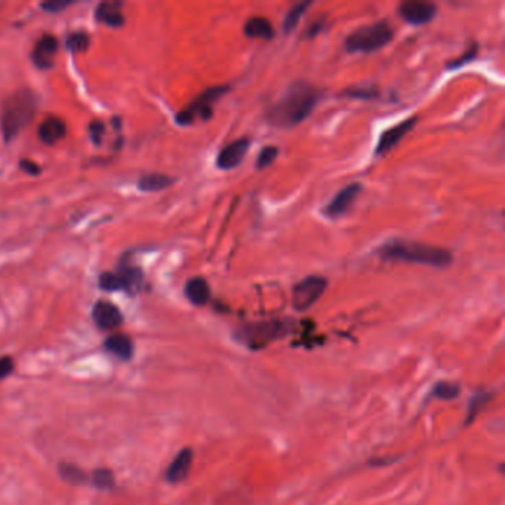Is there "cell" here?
<instances>
[{
    "label": "cell",
    "instance_id": "6da1fadb",
    "mask_svg": "<svg viewBox=\"0 0 505 505\" xmlns=\"http://www.w3.org/2000/svg\"><path fill=\"white\" fill-rule=\"evenodd\" d=\"M320 92L307 82H295L286 89L282 97L267 113L270 125L280 129H291L298 126L312 115Z\"/></svg>",
    "mask_w": 505,
    "mask_h": 505
},
{
    "label": "cell",
    "instance_id": "7a4b0ae2",
    "mask_svg": "<svg viewBox=\"0 0 505 505\" xmlns=\"http://www.w3.org/2000/svg\"><path fill=\"white\" fill-rule=\"evenodd\" d=\"M378 255L384 261H397V263L421 264L434 268H446L452 264L454 257L451 252L443 248H437L419 242L409 240H390L378 249Z\"/></svg>",
    "mask_w": 505,
    "mask_h": 505
},
{
    "label": "cell",
    "instance_id": "3957f363",
    "mask_svg": "<svg viewBox=\"0 0 505 505\" xmlns=\"http://www.w3.org/2000/svg\"><path fill=\"white\" fill-rule=\"evenodd\" d=\"M37 110V99L32 91H18L9 97L2 111V130L6 141L15 138L30 124Z\"/></svg>",
    "mask_w": 505,
    "mask_h": 505
},
{
    "label": "cell",
    "instance_id": "277c9868",
    "mask_svg": "<svg viewBox=\"0 0 505 505\" xmlns=\"http://www.w3.org/2000/svg\"><path fill=\"white\" fill-rule=\"evenodd\" d=\"M392 36H395V32L387 21L373 23L353 32L345 39V49L350 54L375 52L388 45L392 40Z\"/></svg>",
    "mask_w": 505,
    "mask_h": 505
},
{
    "label": "cell",
    "instance_id": "5b68a950",
    "mask_svg": "<svg viewBox=\"0 0 505 505\" xmlns=\"http://www.w3.org/2000/svg\"><path fill=\"white\" fill-rule=\"evenodd\" d=\"M228 91H230V86L218 85V86H212L204 92H202L189 107L184 108L181 113L176 115V124L181 126H189L194 124L198 117L202 120H209L212 117L213 104L220 98L226 95Z\"/></svg>",
    "mask_w": 505,
    "mask_h": 505
},
{
    "label": "cell",
    "instance_id": "8992f818",
    "mask_svg": "<svg viewBox=\"0 0 505 505\" xmlns=\"http://www.w3.org/2000/svg\"><path fill=\"white\" fill-rule=\"evenodd\" d=\"M327 287V280L322 276H308L292 289V305L298 312H305L319 301Z\"/></svg>",
    "mask_w": 505,
    "mask_h": 505
},
{
    "label": "cell",
    "instance_id": "52a82bcc",
    "mask_svg": "<svg viewBox=\"0 0 505 505\" xmlns=\"http://www.w3.org/2000/svg\"><path fill=\"white\" fill-rule=\"evenodd\" d=\"M287 332V326L283 322H266L243 327L242 338L252 347L266 345L273 340L280 338Z\"/></svg>",
    "mask_w": 505,
    "mask_h": 505
},
{
    "label": "cell",
    "instance_id": "ba28073f",
    "mask_svg": "<svg viewBox=\"0 0 505 505\" xmlns=\"http://www.w3.org/2000/svg\"><path fill=\"white\" fill-rule=\"evenodd\" d=\"M397 14L409 24L423 25L436 16L437 6L425 0H406L399 5Z\"/></svg>",
    "mask_w": 505,
    "mask_h": 505
},
{
    "label": "cell",
    "instance_id": "9c48e42d",
    "mask_svg": "<svg viewBox=\"0 0 505 505\" xmlns=\"http://www.w3.org/2000/svg\"><path fill=\"white\" fill-rule=\"evenodd\" d=\"M363 187L359 183H353L347 187H344L341 191L335 194V198L331 200V203L323 209V213L329 218L342 217V215H345V212L353 207L354 202H356V199L360 196Z\"/></svg>",
    "mask_w": 505,
    "mask_h": 505
},
{
    "label": "cell",
    "instance_id": "30bf717a",
    "mask_svg": "<svg viewBox=\"0 0 505 505\" xmlns=\"http://www.w3.org/2000/svg\"><path fill=\"white\" fill-rule=\"evenodd\" d=\"M415 125H416V117H409L401 121V124L384 130L378 139L375 154L384 156L388 152H391V150L395 148L401 141V139H403L410 132V130L415 128Z\"/></svg>",
    "mask_w": 505,
    "mask_h": 505
},
{
    "label": "cell",
    "instance_id": "8fae6325",
    "mask_svg": "<svg viewBox=\"0 0 505 505\" xmlns=\"http://www.w3.org/2000/svg\"><path fill=\"white\" fill-rule=\"evenodd\" d=\"M250 141L248 138H240L236 141L230 143L228 145L224 147L218 153L217 157V166L222 171H230L237 167L243 158H245L246 153L249 152Z\"/></svg>",
    "mask_w": 505,
    "mask_h": 505
},
{
    "label": "cell",
    "instance_id": "7c38bea8",
    "mask_svg": "<svg viewBox=\"0 0 505 505\" xmlns=\"http://www.w3.org/2000/svg\"><path fill=\"white\" fill-rule=\"evenodd\" d=\"M92 317L99 329L104 331L115 329V327H117L121 323V320H124L119 308L115 304L107 301H99L93 305Z\"/></svg>",
    "mask_w": 505,
    "mask_h": 505
},
{
    "label": "cell",
    "instance_id": "4fadbf2b",
    "mask_svg": "<svg viewBox=\"0 0 505 505\" xmlns=\"http://www.w3.org/2000/svg\"><path fill=\"white\" fill-rule=\"evenodd\" d=\"M57 51H58V40L51 34H45L34 46L33 61L39 69L43 70L51 69Z\"/></svg>",
    "mask_w": 505,
    "mask_h": 505
},
{
    "label": "cell",
    "instance_id": "5bb4252c",
    "mask_svg": "<svg viewBox=\"0 0 505 505\" xmlns=\"http://www.w3.org/2000/svg\"><path fill=\"white\" fill-rule=\"evenodd\" d=\"M193 464V451L191 449H183V451L175 456V460L171 462L169 469L166 471V479L171 483L183 482L190 473Z\"/></svg>",
    "mask_w": 505,
    "mask_h": 505
},
{
    "label": "cell",
    "instance_id": "9a60e30c",
    "mask_svg": "<svg viewBox=\"0 0 505 505\" xmlns=\"http://www.w3.org/2000/svg\"><path fill=\"white\" fill-rule=\"evenodd\" d=\"M243 32L250 39L271 40L274 37V27L264 16H252L245 23Z\"/></svg>",
    "mask_w": 505,
    "mask_h": 505
},
{
    "label": "cell",
    "instance_id": "2e32d148",
    "mask_svg": "<svg viewBox=\"0 0 505 505\" xmlns=\"http://www.w3.org/2000/svg\"><path fill=\"white\" fill-rule=\"evenodd\" d=\"M65 132H67V128H65V124L58 117L46 119L39 126V138L42 139V143L48 145L58 143L60 139L65 137Z\"/></svg>",
    "mask_w": 505,
    "mask_h": 505
},
{
    "label": "cell",
    "instance_id": "e0dca14e",
    "mask_svg": "<svg viewBox=\"0 0 505 505\" xmlns=\"http://www.w3.org/2000/svg\"><path fill=\"white\" fill-rule=\"evenodd\" d=\"M185 296L194 305H207L211 298V287L203 277H194L185 285Z\"/></svg>",
    "mask_w": 505,
    "mask_h": 505
},
{
    "label": "cell",
    "instance_id": "ac0fdd59",
    "mask_svg": "<svg viewBox=\"0 0 505 505\" xmlns=\"http://www.w3.org/2000/svg\"><path fill=\"white\" fill-rule=\"evenodd\" d=\"M117 274L121 280V289L128 294H137L139 289L143 287L144 276L141 268L135 266H121L117 271Z\"/></svg>",
    "mask_w": 505,
    "mask_h": 505
},
{
    "label": "cell",
    "instance_id": "d6986e66",
    "mask_svg": "<svg viewBox=\"0 0 505 505\" xmlns=\"http://www.w3.org/2000/svg\"><path fill=\"white\" fill-rule=\"evenodd\" d=\"M97 20L104 23L108 27H120L124 25V12H121V5L119 2H104L97 8Z\"/></svg>",
    "mask_w": 505,
    "mask_h": 505
},
{
    "label": "cell",
    "instance_id": "ffe728a7",
    "mask_svg": "<svg viewBox=\"0 0 505 505\" xmlns=\"http://www.w3.org/2000/svg\"><path fill=\"white\" fill-rule=\"evenodd\" d=\"M106 349L119 359L128 360L134 353V344L126 335H111L106 341Z\"/></svg>",
    "mask_w": 505,
    "mask_h": 505
},
{
    "label": "cell",
    "instance_id": "44dd1931",
    "mask_svg": "<svg viewBox=\"0 0 505 505\" xmlns=\"http://www.w3.org/2000/svg\"><path fill=\"white\" fill-rule=\"evenodd\" d=\"M174 178L172 176H167L163 174H150V175H144L141 180L138 183L139 190L143 191H161L166 187H169L174 184Z\"/></svg>",
    "mask_w": 505,
    "mask_h": 505
},
{
    "label": "cell",
    "instance_id": "7402d4cb",
    "mask_svg": "<svg viewBox=\"0 0 505 505\" xmlns=\"http://www.w3.org/2000/svg\"><path fill=\"white\" fill-rule=\"evenodd\" d=\"M310 6H312V2H299L289 9V12L283 21V32L285 33L294 32L296 29L299 20H301V16L305 14V11Z\"/></svg>",
    "mask_w": 505,
    "mask_h": 505
},
{
    "label": "cell",
    "instance_id": "603a6c76",
    "mask_svg": "<svg viewBox=\"0 0 505 505\" xmlns=\"http://www.w3.org/2000/svg\"><path fill=\"white\" fill-rule=\"evenodd\" d=\"M65 45H67V49L74 54L83 52V51H86L89 46V36L83 32L73 33L67 37V42H65Z\"/></svg>",
    "mask_w": 505,
    "mask_h": 505
},
{
    "label": "cell",
    "instance_id": "cb8c5ba5",
    "mask_svg": "<svg viewBox=\"0 0 505 505\" xmlns=\"http://www.w3.org/2000/svg\"><path fill=\"white\" fill-rule=\"evenodd\" d=\"M344 97L353 99H373L378 97V89L375 86H354L344 92Z\"/></svg>",
    "mask_w": 505,
    "mask_h": 505
},
{
    "label": "cell",
    "instance_id": "d4e9b609",
    "mask_svg": "<svg viewBox=\"0 0 505 505\" xmlns=\"http://www.w3.org/2000/svg\"><path fill=\"white\" fill-rule=\"evenodd\" d=\"M279 156V148L274 145H268L261 150L258 158H257V167L258 169H266L270 165H273V162L276 161Z\"/></svg>",
    "mask_w": 505,
    "mask_h": 505
},
{
    "label": "cell",
    "instance_id": "484cf974",
    "mask_svg": "<svg viewBox=\"0 0 505 505\" xmlns=\"http://www.w3.org/2000/svg\"><path fill=\"white\" fill-rule=\"evenodd\" d=\"M60 474L64 477L65 480L74 483V484L85 482V474H83V471L76 465H71V464L60 465Z\"/></svg>",
    "mask_w": 505,
    "mask_h": 505
},
{
    "label": "cell",
    "instance_id": "4316f807",
    "mask_svg": "<svg viewBox=\"0 0 505 505\" xmlns=\"http://www.w3.org/2000/svg\"><path fill=\"white\" fill-rule=\"evenodd\" d=\"M99 286L104 291H119V289H121V280L117 271H115V273H102L99 276Z\"/></svg>",
    "mask_w": 505,
    "mask_h": 505
},
{
    "label": "cell",
    "instance_id": "83f0119b",
    "mask_svg": "<svg viewBox=\"0 0 505 505\" xmlns=\"http://www.w3.org/2000/svg\"><path fill=\"white\" fill-rule=\"evenodd\" d=\"M477 54H479V45H477V43H473V45L470 46V48L465 51V54H464V55H461L460 58L454 60L452 62H449V64L446 65V67H447L449 70L460 69V67H462V65H465L467 62L473 61V60L475 58V55H477Z\"/></svg>",
    "mask_w": 505,
    "mask_h": 505
},
{
    "label": "cell",
    "instance_id": "f1b7e54d",
    "mask_svg": "<svg viewBox=\"0 0 505 505\" xmlns=\"http://www.w3.org/2000/svg\"><path fill=\"white\" fill-rule=\"evenodd\" d=\"M458 395H460V387H456L455 384H449V382H442L434 388V396L437 399H446L451 400L455 399Z\"/></svg>",
    "mask_w": 505,
    "mask_h": 505
},
{
    "label": "cell",
    "instance_id": "f546056e",
    "mask_svg": "<svg viewBox=\"0 0 505 505\" xmlns=\"http://www.w3.org/2000/svg\"><path fill=\"white\" fill-rule=\"evenodd\" d=\"M93 483H95L99 489H110L115 484L113 474L108 470H97L93 473Z\"/></svg>",
    "mask_w": 505,
    "mask_h": 505
},
{
    "label": "cell",
    "instance_id": "4dcf8cb0",
    "mask_svg": "<svg viewBox=\"0 0 505 505\" xmlns=\"http://www.w3.org/2000/svg\"><path fill=\"white\" fill-rule=\"evenodd\" d=\"M106 132V126L104 124H102L101 120H93L91 126H89V134H91V138L92 141L95 144H99L101 139H102V135H104Z\"/></svg>",
    "mask_w": 505,
    "mask_h": 505
},
{
    "label": "cell",
    "instance_id": "1f68e13d",
    "mask_svg": "<svg viewBox=\"0 0 505 505\" xmlns=\"http://www.w3.org/2000/svg\"><path fill=\"white\" fill-rule=\"evenodd\" d=\"M14 369V362L11 357H2L0 359V379L6 378L9 373Z\"/></svg>",
    "mask_w": 505,
    "mask_h": 505
},
{
    "label": "cell",
    "instance_id": "d6a6232c",
    "mask_svg": "<svg viewBox=\"0 0 505 505\" xmlns=\"http://www.w3.org/2000/svg\"><path fill=\"white\" fill-rule=\"evenodd\" d=\"M71 2H61V0H51V2H46L42 5L43 9H46V11L49 12H58L61 11V9L70 6Z\"/></svg>",
    "mask_w": 505,
    "mask_h": 505
},
{
    "label": "cell",
    "instance_id": "836d02e7",
    "mask_svg": "<svg viewBox=\"0 0 505 505\" xmlns=\"http://www.w3.org/2000/svg\"><path fill=\"white\" fill-rule=\"evenodd\" d=\"M489 399V396H475L471 401V405L469 408V418H473L475 415L477 410H479L486 400Z\"/></svg>",
    "mask_w": 505,
    "mask_h": 505
},
{
    "label": "cell",
    "instance_id": "e575fe53",
    "mask_svg": "<svg viewBox=\"0 0 505 505\" xmlns=\"http://www.w3.org/2000/svg\"><path fill=\"white\" fill-rule=\"evenodd\" d=\"M20 166H21V169H23L24 172L29 174V175H37V174H40V167H39V165L34 163V162H32V161H21Z\"/></svg>",
    "mask_w": 505,
    "mask_h": 505
},
{
    "label": "cell",
    "instance_id": "d590c367",
    "mask_svg": "<svg viewBox=\"0 0 505 505\" xmlns=\"http://www.w3.org/2000/svg\"><path fill=\"white\" fill-rule=\"evenodd\" d=\"M320 29H322V24H320V23H316V24H313V25H312V29H310V32H308V36H310V37L316 36L317 33H319V32H320Z\"/></svg>",
    "mask_w": 505,
    "mask_h": 505
}]
</instances>
